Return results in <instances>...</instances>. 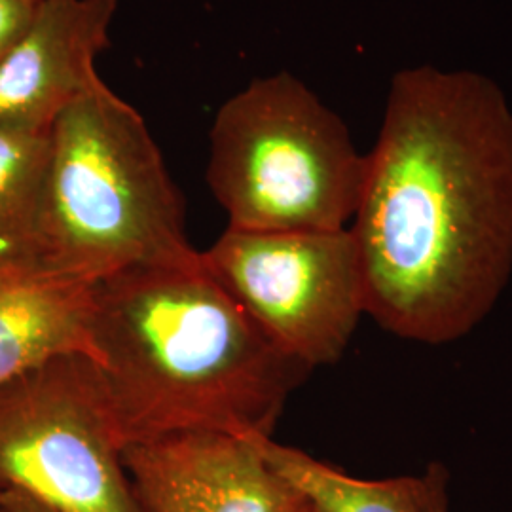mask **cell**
Instances as JSON below:
<instances>
[{
    "label": "cell",
    "mask_w": 512,
    "mask_h": 512,
    "mask_svg": "<svg viewBox=\"0 0 512 512\" xmlns=\"http://www.w3.org/2000/svg\"><path fill=\"white\" fill-rule=\"evenodd\" d=\"M0 512H8V509L4 507V503H2V501H0Z\"/></svg>",
    "instance_id": "cell-16"
},
{
    "label": "cell",
    "mask_w": 512,
    "mask_h": 512,
    "mask_svg": "<svg viewBox=\"0 0 512 512\" xmlns=\"http://www.w3.org/2000/svg\"><path fill=\"white\" fill-rule=\"evenodd\" d=\"M363 175L344 120L291 73L255 78L215 116L207 183L228 228L344 230Z\"/></svg>",
    "instance_id": "cell-4"
},
{
    "label": "cell",
    "mask_w": 512,
    "mask_h": 512,
    "mask_svg": "<svg viewBox=\"0 0 512 512\" xmlns=\"http://www.w3.org/2000/svg\"><path fill=\"white\" fill-rule=\"evenodd\" d=\"M262 439L179 433L131 444L124 467L141 512H302L306 501L264 456Z\"/></svg>",
    "instance_id": "cell-7"
},
{
    "label": "cell",
    "mask_w": 512,
    "mask_h": 512,
    "mask_svg": "<svg viewBox=\"0 0 512 512\" xmlns=\"http://www.w3.org/2000/svg\"><path fill=\"white\" fill-rule=\"evenodd\" d=\"M0 501L4 503V507L8 512H54L48 507H44L42 503H38L35 499L27 497L25 494H19L14 490H2L0 492Z\"/></svg>",
    "instance_id": "cell-14"
},
{
    "label": "cell",
    "mask_w": 512,
    "mask_h": 512,
    "mask_svg": "<svg viewBox=\"0 0 512 512\" xmlns=\"http://www.w3.org/2000/svg\"><path fill=\"white\" fill-rule=\"evenodd\" d=\"M264 456L315 512H427L425 480H363L311 458L304 450L262 439Z\"/></svg>",
    "instance_id": "cell-10"
},
{
    "label": "cell",
    "mask_w": 512,
    "mask_h": 512,
    "mask_svg": "<svg viewBox=\"0 0 512 512\" xmlns=\"http://www.w3.org/2000/svg\"><path fill=\"white\" fill-rule=\"evenodd\" d=\"M425 480V507L427 512H450L448 484L450 475L442 463H431L423 473Z\"/></svg>",
    "instance_id": "cell-13"
},
{
    "label": "cell",
    "mask_w": 512,
    "mask_h": 512,
    "mask_svg": "<svg viewBox=\"0 0 512 512\" xmlns=\"http://www.w3.org/2000/svg\"><path fill=\"white\" fill-rule=\"evenodd\" d=\"M95 285L59 274L31 253L0 255V387L57 357L95 361Z\"/></svg>",
    "instance_id": "cell-9"
},
{
    "label": "cell",
    "mask_w": 512,
    "mask_h": 512,
    "mask_svg": "<svg viewBox=\"0 0 512 512\" xmlns=\"http://www.w3.org/2000/svg\"><path fill=\"white\" fill-rule=\"evenodd\" d=\"M42 2L44 0H0V59L31 27Z\"/></svg>",
    "instance_id": "cell-12"
},
{
    "label": "cell",
    "mask_w": 512,
    "mask_h": 512,
    "mask_svg": "<svg viewBox=\"0 0 512 512\" xmlns=\"http://www.w3.org/2000/svg\"><path fill=\"white\" fill-rule=\"evenodd\" d=\"M92 336L124 450L179 433L272 437L310 372L224 291L202 253L97 283Z\"/></svg>",
    "instance_id": "cell-2"
},
{
    "label": "cell",
    "mask_w": 512,
    "mask_h": 512,
    "mask_svg": "<svg viewBox=\"0 0 512 512\" xmlns=\"http://www.w3.org/2000/svg\"><path fill=\"white\" fill-rule=\"evenodd\" d=\"M99 368L57 357L0 387V492L54 512H141Z\"/></svg>",
    "instance_id": "cell-5"
},
{
    "label": "cell",
    "mask_w": 512,
    "mask_h": 512,
    "mask_svg": "<svg viewBox=\"0 0 512 512\" xmlns=\"http://www.w3.org/2000/svg\"><path fill=\"white\" fill-rule=\"evenodd\" d=\"M349 230L382 329L442 346L488 317L512 275V109L495 80L435 65L391 78Z\"/></svg>",
    "instance_id": "cell-1"
},
{
    "label": "cell",
    "mask_w": 512,
    "mask_h": 512,
    "mask_svg": "<svg viewBox=\"0 0 512 512\" xmlns=\"http://www.w3.org/2000/svg\"><path fill=\"white\" fill-rule=\"evenodd\" d=\"M48 160L50 131L0 128V255L31 253Z\"/></svg>",
    "instance_id": "cell-11"
},
{
    "label": "cell",
    "mask_w": 512,
    "mask_h": 512,
    "mask_svg": "<svg viewBox=\"0 0 512 512\" xmlns=\"http://www.w3.org/2000/svg\"><path fill=\"white\" fill-rule=\"evenodd\" d=\"M31 253L92 285L200 255L186 238L183 198L143 116L107 84L65 110L50 131Z\"/></svg>",
    "instance_id": "cell-3"
},
{
    "label": "cell",
    "mask_w": 512,
    "mask_h": 512,
    "mask_svg": "<svg viewBox=\"0 0 512 512\" xmlns=\"http://www.w3.org/2000/svg\"><path fill=\"white\" fill-rule=\"evenodd\" d=\"M203 264L275 346L308 368L334 365L365 315V283L349 228H228Z\"/></svg>",
    "instance_id": "cell-6"
},
{
    "label": "cell",
    "mask_w": 512,
    "mask_h": 512,
    "mask_svg": "<svg viewBox=\"0 0 512 512\" xmlns=\"http://www.w3.org/2000/svg\"><path fill=\"white\" fill-rule=\"evenodd\" d=\"M118 0H44L0 59V128L48 133L76 101L105 86L97 59L110 44Z\"/></svg>",
    "instance_id": "cell-8"
},
{
    "label": "cell",
    "mask_w": 512,
    "mask_h": 512,
    "mask_svg": "<svg viewBox=\"0 0 512 512\" xmlns=\"http://www.w3.org/2000/svg\"><path fill=\"white\" fill-rule=\"evenodd\" d=\"M302 512H315V511H313V509H311L310 505H308V503H306V507H304V509H302Z\"/></svg>",
    "instance_id": "cell-15"
}]
</instances>
